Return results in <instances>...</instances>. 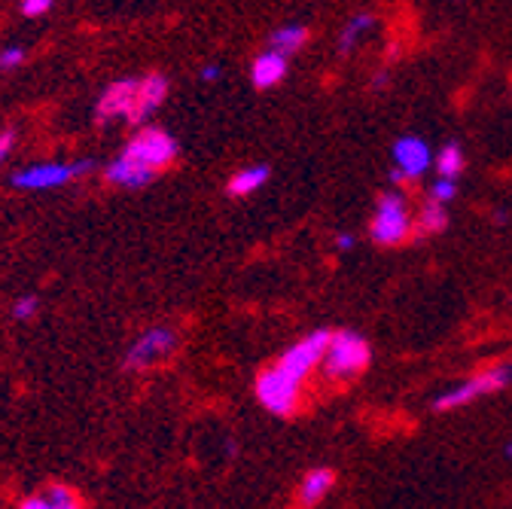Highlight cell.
Segmentation results:
<instances>
[{"instance_id": "obj_1", "label": "cell", "mask_w": 512, "mask_h": 509, "mask_svg": "<svg viewBox=\"0 0 512 509\" xmlns=\"http://www.w3.org/2000/svg\"><path fill=\"white\" fill-rule=\"evenodd\" d=\"M415 229V220L409 214V202L403 189H388L381 193L369 220V238L378 247H397L403 244Z\"/></svg>"}, {"instance_id": "obj_2", "label": "cell", "mask_w": 512, "mask_h": 509, "mask_svg": "<svg viewBox=\"0 0 512 509\" xmlns=\"http://www.w3.org/2000/svg\"><path fill=\"white\" fill-rule=\"evenodd\" d=\"M512 385V363H497V366H488L482 372H476L473 378L461 381V385L442 391L436 400H433V412H455V409H464L482 397H491V394H500Z\"/></svg>"}, {"instance_id": "obj_3", "label": "cell", "mask_w": 512, "mask_h": 509, "mask_svg": "<svg viewBox=\"0 0 512 509\" xmlns=\"http://www.w3.org/2000/svg\"><path fill=\"white\" fill-rule=\"evenodd\" d=\"M372 363V345L354 333V330H339L330 336L327 354H324V375L333 381H348L357 378L360 372H366Z\"/></svg>"}, {"instance_id": "obj_4", "label": "cell", "mask_w": 512, "mask_h": 509, "mask_svg": "<svg viewBox=\"0 0 512 509\" xmlns=\"http://www.w3.org/2000/svg\"><path fill=\"white\" fill-rule=\"evenodd\" d=\"M302 385L305 381L293 378L290 372H284L278 363L263 369L260 378H256V400L260 406L278 418H290L299 406V397H302Z\"/></svg>"}, {"instance_id": "obj_5", "label": "cell", "mask_w": 512, "mask_h": 509, "mask_svg": "<svg viewBox=\"0 0 512 509\" xmlns=\"http://www.w3.org/2000/svg\"><path fill=\"white\" fill-rule=\"evenodd\" d=\"M391 159H394V171H391V183H409L418 180L430 171L433 165V150L424 138L418 135H403L394 141L391 147Z\"/></svg>"}, {"instance_id": "obj_6", "label": "cell", "mask_w": 512, "mask_h": 509, "mask_svg": "<svg viewBox=\"0 0 512 509\" xmlns=\"http://www.w3.org/2000/svg\"><path fill=\"white\" fill-rule=\"evenodd\" d=\"M330 336H333V330H314V333H308L305 339H299L296 345H290V348L278 357V366H281L284 372H290L293 378L305 381L320 363H324Z\"/></svg>"}, {"instance_id": "obj_7", "label": "cell", "mask_w": 512, "mask_h": 509, "mask_svg": "<svg viewBox=\"0 0 512 509\" xmlns=\"http://www.w3.org/2000/svg\"><path fill=\"white\" fill-rule=\"evenodd\" d=\"M122 156L135 159V162H141V165H147L153 171H162L165 165H171L177 159V141L162 129H144V132H138L132 141H128Z\"/></svg>"}, {"instance_id": "obj_8", "label": "cell", "mask_w": 512, "mask_h": 509, "mask_svg": "<svg viewBox=\"0 0 512 509\" xmlns=\"http://www.w3.org/2000/svg\"><path fill=\"white\" fill-rule=\"evenodd\" d=\"M89 171H92L89 159L74 162V165L46 162V165H34V168L16 171L13 174V186H19V189H55V186H64L68 180H74L80 174H89Z\"/></svg>"}, {"instance_id": "obj_9", "label": "cell", "mask_w": 512, "mask_h": 509, "mask_svg": "<svg viewBox=\"0 0 512 509\" xmlns=\"http://www.w3.org/2000/svg\"><path fill=\"white\" fill-rule=\"evenodd\" d=\"M174 345H177L174 330L153 327V330H147L144 336L135 339V345L128 348V354H125V360H122V366H125L128 372H141V369L153 366L156 360L168 357V354L174 351Z\"/></svg>"}, {"instance_id": "obj_10", "label": "cell", "mask_w": 512, "mask_h": 509, "mask_svg": "<svg viewBox=\"0 0 512 509\" xmlns=\"http://www.w3.org/2000/svg\"><path fill=\"white\" fill-rule=\"evenodd\" d=\"M135 92H138V80H116L104 89V95L98 98L95 116L98 122H110V119H128L135 104Z\"/></svg>"}, {"instance_id": "obj_11", "label": "cell", "mask_w": 512, "mask_h": 509, "mask_svg": "<svg viewBox=\"0 0 512 509\" xmlns=\"http://www.w3.org/2000/svg\"><path fill=\"white\" fill-rule=\"evenodd\" d=\"M168 98V80L162 74H150L144 80H138V92H135V104H132V113H128V122L132 125H141L147 122L150 113H156Z\"/></svg>"}, {"instance_id": "obj_12", "label": "cell", "mask_w": 512, "mask_h": 509, "mask_svg": "<svg viewBox=\"0 0 512 509\" xmlns=\"http://www.w3.org/2000/svg\"><path fill=\"white\" fill-rule=\"evenodd\" d=\"M287 68H290L287 55L269 46L266 52H260V55L253 58V65H250V80H253L256 89H275L278 83H284Z\"/></svg>"}, {"instance_id": "obj_13", "label": "cell", "mask_w": 512, "mask_h": 509, "mask_svg": "<svg viewBox=\"0 0 512 509\" xmlns=\"http://www.w3.org/2000/svg\"><path fill=\"white\" fill-rule=\"evenodd\" d=\"M153 177H156L153 168H147V165H141L135 159H128V156H119L107 168V180L116 183V186H125V189H141V186L153 183Z\"/></svg>"}, {"instance_id": "obj_14", "label": "cell", "mask_w": 512, "mask_h": 509, "mask_svg": "<svg viewBox=\"0 0 512 509\" xmlns=\"http://www.w3.org/2000/svg\"><path fill=\"white\" fill-rule=\"evenodd\" d=\"M336 488V473L330 467H317V470H308L299 482V503L305 506H314L324 500L330 491Z\"/></svg>"}, {"instance_id": "obj_15", "label": "cell", "mask_w": 512, "mask_h": 509, "mask_svg": "<svg viewBox=\"0 0 512 509\" xmlns=\"http://www.w3.org/2000/svg\"><path fill=\"white\" fill-rule=\"evenodd\" d=\"M269 177H272L269 165H247V168H241V171H235L229 177L226 189H229V196H235V199H247V196L256 193V189H263L269 183Z\"/></svg>"}, {"instance_id": "obj_16", "label": "cell", "mask_w": 512, "mask_h": 509, "mask_svg": "<svg viewBox=\"0 0 512 509\" xmlns=\"http://www.w3.org/2000/svg\"><path fill=\"white\" fill-rule=\"evenodd\" d=\"M80 506V497L68 485H49L37 497H25L22 509H74Z\"/></svg>"}, {"instance_id": "obj_17", "label": "cell", "mask_w": 512, "mask_h": 509, "mask_svg": "<svg viewBox=\"0 0 512 509\" xmlns=\"http://www.w3.org/2000/svg\"><path fill=\"white\" fill-rule=\"evenodd\" d=\"M375 28V16L372 13H354L348 22H345V28H342V34H339V55H351L357 46H360V40L369 34Z\"/></svg>"}, {"instance_id": "obj_18", "label": "cell", "mask_w": 512, "mask_h": 509, "mask_svg": "<svg viewBox=\"0 0 512 509\" xmlns=\"http://www.w3.org/2000/svg\"><path fill=\"white\" fill-rule=\"evenodd\" d=\"M445 208L448 205H442L436 199L424 202L418 208V217H415V232L418 235H439V232H445V226H448V211Z\"/></svg>"}, {"instance_id": "obj_19", "label": "cell", "mask_w": 512, "mask_h": 509, "mask_svg": "<svg viewBox=\"0 0 512 509\" xmlns=\"http://www.w3.org/2000/svg\"><path fill=\"white\" fill-rule=\"evenodd\" d=\"M433 165H436V174H439V177H455V180H458V177L464 174V168H467L464 147H461L458 141H448L445 147H439Z\"/></svg>"}, {"instance_id": "obj_20", "label": "cell", "mask_w": 512, "mask_h": 509, "mask_svg": "<svg viewBox=\"0 0 512 509\" xmlns=\"http://www.w3.org/2000/svg\"><path fill=\"white\" fill-rule=\"evenodd\" d=\"M305 43H308V28L305 25H281L272 34V40H269V46L278 49V52H284L287 58L296 55V52H302Z\"/></svg>"}, {"instance_id": "obj_21", "label": "cell", "mask_w": 512, "mask_h": 509, "mask_svg": "<svg viewBox=\"0 0 512 509\" xmlns=\"http://www.w3.org/2000/svg\"><path fill=\"white\" fill-rule=\"evenodd\" d=\"M430 199H436L442 205H452L458 199V180L455 177H436L430 183Z\"/></svg>"}, {"instance_id": "obj_22", "label": "cell", "mask_w": 512, "mask_h": 509, "mask_svg": "<svg viewBox=\"0 0 512 509\" xmlns=\"http://www.w3.org/2000/svg\"><path fill=\"white\" fill-rule=\"evenodd\" d=\"M25 61V49L22 46H7L0 49V71H16Z\"/></svg>"}, {"instance_id": "obj_23", "label": "cell", "mask_w": 512, "mask_h": 509, "mask_svg": "<svg viewBox=\"0 0 512 509\" xmlns=\"http://www.w3.org/2000/svg\"><path fill=\"white\" fill-rule=\"evenodd\" d=\"M34 314H37V299H34V296H22V299L13 305V317H16V321H31Z\"/></svg>"}, {"instance_id": "obj_24", "label": "cell", "mask_w": 512, "mask_h": 509, "mask_svg": "<svg viewBox=\"0 0 512 509\" xmlns=\"http://www.w3.org/2000/svg\"><path fill=\"white\" fill-rule=\"evenodd\" d=\"M52 4H55V0H22V13H25V16H40V13H46Z\"/></svg>"}, {"instance_id": "obj_25", "label": "cell", "mask_w": 512, "mask_h": 509, "mask_svg": "<svg viewBox=\"0 0 512 509\" xmlns=\"http://www.w3.org/2000/svg\"><path fill=\"white\" fill-rule=\"evenodd\" d=\"M354 247H357V235H354V232H339V235H336V250L348 253V250H354Z\"/></svg>"}, {"instance_id": "obj_26", "label": "cell", "mask_w": 512, "mask_h": 509, "mask_svg": "<svg viewBox=\"0 0 512 509\" xmlns=\"http://www.w3.org/2000/svg\"><path fill=\"white\" fill-rule=\"evenodd\" d=\"M220 74H223V68H220V65H205V68L199 71V77H202V80H208V83H211V80H217Z\"/></svg>"}, {"instance_id": "obj_27", "label": "cell", "mask_w": 512, "mask_h": 509, "mask_svg": "<svg viewBox=\"0 0 512 509\" xmlns=\"http://www.w3.org/2000/svg\"><path fill=\"white\" fill-rule=\"evenodd\" d=\"M13 150V135L7 132V135H0V162L7 159V153Z\"/></svg>"}, {"instance_id": "obj_28", "label": "cell", "mask_w": 512, "mask_h": 509, "mask_svg": "<svg viewBox=\"0 0 512 509\" xmlns=\"http://www.w3.org/2000/svg\"><path fill=\"white\" fill-rule=\"evenodd\" d=\"M384 86H388V74L381 71V74H375V83H372V89H375V92H381Z\"/></svg>"}, {"instance_id": "obj_29", "label": "cell", "mask_w": 512, "mask_h": 509, "mask_svg": "<svg viewBox=\"0 0 512 509\" xmlns=\"http://www.w3.org/2000/svg\"><path fill=\"white\" fill-rule=\"evenodd\" d=\"M491 217H494V223H497V226H503V223L509 220V214H506V211H494Z\"/></svg>"}, {"instance_id": "obj_30", "label": "cell", "mask_w": 512, "mask_h": 509, "mask_svg": "<svg viewBox=\"0 0 512 509\" xmlns=\"http://www.w3.org/2000/svg\"><path fill=\"white\" fill-rule=\"evenodd\" d=\"M503 458L512 461V442H506V449H503Z\"/></svg>"}, {"instance_id": "obj_31", "label": "cell", "mask_w": 512, "mask_h": 509, "mask_svg": "<svg viewBox=\"0 0 512 509\" xmlns=\"http://www.w3.org/2000/svg\"><path fill=\"white\" fill-rule=\"evenodd\" d=\"M452 4H461V0H452Z\"/></svg>"}]
</instances>
